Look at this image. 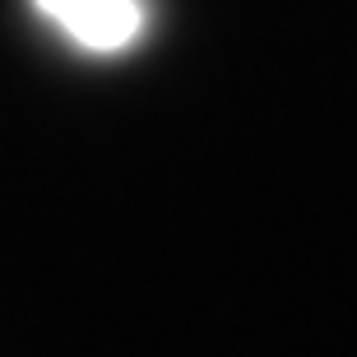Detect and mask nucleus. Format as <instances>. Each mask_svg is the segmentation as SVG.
Listing matches in <instances>:
<instances>
[{
  "label": "nucleus",
  "instance_id": "obj_1",
  "mask_svg": "<svg viewBox=\"0 0 357 357\" xmlns=\"http://www.w3.org/2000/svg\"><path fill=\"white\" fill-rule=\"evenodd\" d=\"M42 19H52L70 42L84 52H126L144 33V5L139 0H33Z\"/></svg>",
  "mask_w": 357,
  "mask_h": 357
}]
</instances>
